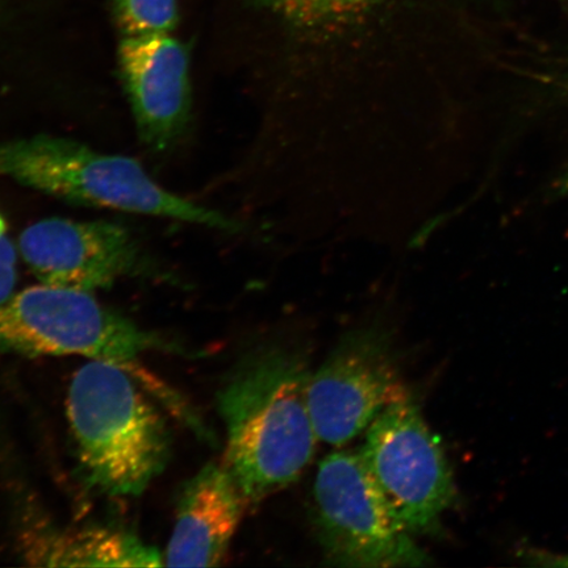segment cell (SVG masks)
Returning a JSON list of instances; mask_svg holds the SVG:
<instances>
[{
  "mask_svg": "<svg viewBox=\"0 0 568 568\" xmlns=\"http://www.w3.org/2000/svg\"><path fill=\"white\" fill-rule=\"evenodd\" d=\"M311 374L303 354L264 346L241 361L220 389L223 465L247 504L288 487L314 458L318 437L308 403Z\"/></svg>",
  "mask_w": 568,
  "mask_h": 568,
  "instance_id": "6da1fadb",
  "label": "cell"
},
{
  "mask_svg": "<svg viewBox=\"0 0 568 568\" xmlns=\"http://www.w3.org/2000/svg\"><path fill=\"white\" fill-rule=\"evenodd\" d=\"M67 416L84 479L98 491L136 497L165 471L168 425L123 367L83 365L70 382Z\"/></svg>",
  "mask_w": 568,
  "mask_h": 568,
  "instance_id": "7a4b0ae2",
  "label": "cell"
},
{
  "mask_svg": "<svg viewBox=\"0 0 568 568\" xmlns=\"http://www.w3.org/2000/svg\"><path fill=\"white\" fill-rule=\"evenodd\" d=\"M184 347L105 307L89 291L42 283L0 304V353L24 357H78L109 362L144 383L170 407L191 414L183 402L142 367L152 353L182 354Z\"/></svg>",
  "mask_w": 568,
  "mask_h": 568,
  "instance_id": "3957f363",
  "label": "cell"
},
{
  "mask_svg": "<svg viewBox=\"0 0 568 568\" xmlns=\"http://www.w3.org/2000/svg\"><path fill=\"white\" fill-rule=\"evenodd\" d=\"M0 178L78 204L240 230L231 219L161 187L136 160L99 153L68 139L0 142Z\"/></svg>",
  "mask_w": 568,
  "mask_h": 568,
  "instance_id": "277c9868",
  "label": "cell"
},
{
  "mask_svg": "<svg viewBox=\"0 0 568 568\" xmlns=\"http://www.w3.org/2000/svg\"><path fill=\"white\" fill-rule=\"evenodd\" d=\"M316 529L326 564L352 568L432 565L389 508L359 450L329 454L314 486Z\"/></svg>",
  "mask_w": 568,
  "mask_h": 568,
  "instance_id": "5b68a950",
  "label": "cell"
},
{
  "mask_svg": "<svg viewBox=\"0 0 568 568\" xmlns=\"http://www.w3.org/2000/svg\"><path fill=\"white\" fill-rule=\"evenodd\" d=\"M388 506L412 536L435 535L458 491L439 438L404 393L368 426L359 449Z\"/></svg>",
  "mask_w": 568,
  "mask_h": 568,
  "instance_id": "8992f818",
  "label": "cell"
},
{
  "mask_svg": "<svg viewBox=\"0 0 568 568\" xmlns=\"http://www.w3.org/2000/svg\"><path fill=\"white\" fill-rule=\"evenodd\" d=\"M406 393L387 333L355 329L311 374L308 403L318 442L343 446Z\"/></svg>",
  "mask_w": 568,
  "mask_h": 568,
  "instance_id": "52a82bcc",
  "label": "cell"
},
{
  "mask_svg": "<svg viewBox=\"0 0 568 568\" xmlns=\"http://www.w3.org/2000/svg\"><path fill=\"white\" fill-rule=\"evenodd\" d=\"M19 248L41 283L89 293L139 275L146 264L132 234L106 222L41 220L21 233Z\"/></svg>",
  "mask_w": 568,
  "mask_h": 568,
  "instance_id": "ba28073f",
  "label": "cell"
},
{
  "mask_svg": "<svg viewBox=\"0 0 568 568\" xmlns=\"http://www.w3.org/2000/svg\"><path fill=\"white\" fill-rule=\"evenodd\" d=\"M187 48L170 32L123 36L119 67L140 136L166 151L186 128L191 109Z\"/></svg>",
  "mask_w": 568,
  "mask_h": 568,
  "instance_id": "9c48e42d",
  "label": "cell"
},
{
  "mask_svg": "<svg viewBox=\"0 0 568 568\" xmlns=\"http://www.w3.org/2000/svg\"><path fill=\"white\" fill-rule=\"evenodd\" d=\"M247 506L224 465L210 464L184 483L163 564L216 567L223 564Z\"/></svg>",
  "mask_w": 568,
  "mask_h": 568,
  "instance_id": "30bf717a",
  "label": "cell"
},
{
  "mask_svg": "<svg viewBox=\"0 0 568 568\" xmlns=\"http://www.w3.org/2000/svg\"><path fill=\"white\" fill-rule=\"evenodd\" d=\"M24 556L33 565L75 567L165 566L160 551L131 532L109 528L38 529L27 532Z\"/></svg>",
  "mask_w": 568,
  "mask_h": 568,
  "instance_id": "8fae6325",
  "label": "cell"
},
{
  "mask_svg": "<svg viewBox=\"0 0 568 568\" xmlns=\"http://www.w3.org/2000/svg\"><path fill=\"white\" fill-rule=\"evenodd\" d=\"M276 16L303 27L346 23L374 9L383 0H254Z\"/></svg>",
  "mask_w": 568,
  "mask_h": 568,
  "instance_id": "7c38bea8",
  "label": "cell"
},
{
  "mask_svg": "<svg viewBox=\"0 0 568 568\" xmlns=\"http://www.w3.org/2000/svg\"><path fill=\"white\" fill-rule=\"evenodd\" d=\"M123 36L172 32L178 23V0H111Z\"/></svg>",
  "mask_w": 568,
  "mask_h": 568,
  "instance_id": "4fadbf2b",
  "label": "cell"
},
{
  "mask_svg": "<svg viewBox=\"0 0 568 568\" xmlns=\"http://www.w3.org/2000/svg\"><path fill=\"white\" fill-rule=\"evenodd\" d=\"M17 284V248L7 232L6 220L0 213V304L10 300Z\"/></svg>",
  "mask_w": 568,
  "mask_h": 568,
  "instance_id": "5bb4252c",
  "label": "cell"
},
{
  "mask_svg": "<svg viewBox=\"0 0 568 568\" xmlns=\"http://www.w3.org/2000/svg\"><path fill=\"white\" fill-rule=\"evenodd\" d=\"M523 558L527 559L530 566L568 567V552L554 554L545 550L529 549L524 552Z\"/></svg>",
  "mask_w": 568,
  "mask_h": 568,
  "instance_id": "9a60e30c",
  "label": "cell"
},
{
  "mask_svg": "<svg viewBox=\"0 0 568 568\" xmlns=\"http://www.w3.org/2000/svg\"><path fill=\"white\" fill-rule=\"evenodd\" d=\"M550 190L554 197L568 199V166L556 178Z\"/></svg>",
  "mask_w": 568,
  "mask_h": 568,
  "instance_id": "2e32d148",
  "label": "cell"
},
{
  "mask_svg": "<svg viewBox=\"0 0 568 568\" xmlns=\"http://www.w3.org/2000/svg\"><path fill=\"white\" fill-rule=\"evenodd\" d=\"M560 4H564L568 9V0H559Z\"/></svg>",
  "mask_w": 568,
  "mask_h": 568,
  "instance_id": "e0dca14e",
  "label": "cell"
}]
</instances>
